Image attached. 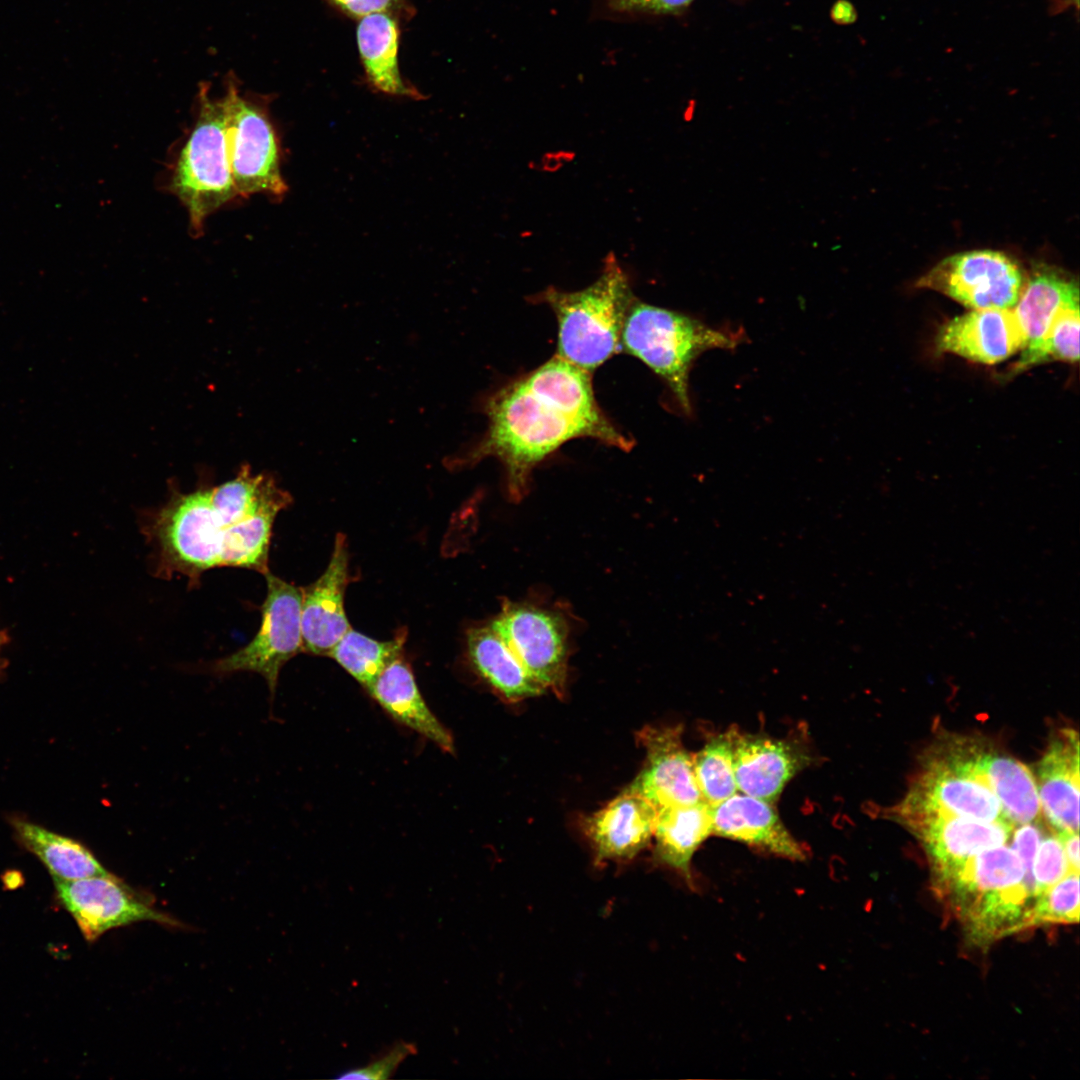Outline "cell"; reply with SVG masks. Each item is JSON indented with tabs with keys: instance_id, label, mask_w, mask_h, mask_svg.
<instances>
[{
	"instance_id": "cell-29",
	"label": "cell",
	"mask_w": 1080,
	"mask_h": 1080,
	"mask_svg": "<svg viewBox=\"0 0 1080 1080\" xmlns=\"http://www.w3.org/2000/svg\"><path fill=\"white\" fill-rule=\"evenodd\" d=\"M14 827L23 846L39 858L53 879L71 881L109 872L81 843L36 824L16 820Z\"/></svg>"
},
{
	"instance_id": "cell-30",
	"label": "cell",
	"mask_w": 1080,
	"mask_h": 1080,
	"mask_svg": "<svg viewBox=\"0 0 1080 1080\" xmlns=\"http://www.w3.org/2000/svg\"><path fill=\"white\" fill-rule=\"evenodd\" d=\"M407 631L389 641H378L350 629L329 654L364 688L369 690L380 673L403 652Z\"/></svg>"
},
{
	"instance_id": "cell-20",
	"label": "cell",
	"mask_w": 1080,
	"mask_h": 1080,
	"mask_svg": "<svg viewBox=\"0 0 1080 1080\" xmlns=\"http://www.w3.org/2000/svg\"><path fill=\"white\" fill-rule=\"evenodd\" d=\"M1079 784L1078 733L1063 729L1039 762L1037 785L1040 807L1058 832L1079 830Z\"/></svg>"
},
{
	"instance_id": "cell-34",
	"label": "cell",
	"mask_w": 1080,
	"mask_h": 1080,
	"mask_svg": "<svg viewBox=\"0 0 1080 1080\" xmlns=\"http://www.w3.org/2000/svg\"><path fill=\"white\" fill-rule=\"evenodd\" d=\"M1079 905V872H1070L1034 901L1029 927L1078 923Z\"/></svg>"
},
{
	"instance_id": "cell-1",
	"label": "cell",
	"mask_w": 1080,
	"mask_h": 1080,
	"mask_svg": "<svg viewBox=\"0 0 1080 1080\" xmlns=\"http://www.w3.org/2000/svg\"><path fill=\"white\" fill-rule=\"evenodd\" d=\"M488 428L467 449L447 458L450 469L471 467L495 457L506 471L507 491L520 501L528 491L534 467L565 442L590 437L624 451L633 441L620 431H607L577 419L533 393L523 378L491 394L483 404Z\"/></svg>"
},
{
	"instance_id": "cell-14",
	"label": "cell",
	"mask_w": 1080,
	"mask_h": 1080,
	"mask_svg": "<svg viewBox=\"0 0 1080 1080\" xmlns=\"http://www.w3.org/2000/svg\"><path fill=\"white\" fill-rule=\"evenodd\" d=\"M348 562L346 537L339 533L324 573L309 586L301 588L303 652L329 656L351 629L344 609L345 590L351 581Z\"/></svg>"
},
{
	"instance_id": "cell-9",
	"label": "cell",
	"mask_w": 1080,
	"mask_h": 1080,
	"mask_svg": "<svg viewBox=\"0 0 1080 1080\" xmlns=\"http://www.w3.org/2000/svg\"><path fill=\"white\" fill-rule=\"evenodd\" d=\"M264 576L267 595L261 608L259 631L246 646L218 659L212 669L223 675L239 671L258 673L266 680L273 696L283 665L303 652L302 589L270 572Z\"/></svg>"
},
{
	"instance_id": "cell-32",
	"label": "cell",
	"mask_w": 1080,
	"mask_h": 1080,
	"mask_svg": "<svg viewBox=\"0 0 1080 1080\" xmlns=\"http://www.w3.org/2000/svg\"><path fill=\"white\" fill-rule=\"evenodd\" d=\"M1079 306L1060 310L1050 323L1045 334L1037 341L1026 345L1012 367L1013 374L1033 366L1063 361L1077 363L1079 360Z\"/></svg>"
},
{
	"instance_id": "cell-7",
	"label": "cell",
	"mask_w": 1080,
	"mask_h": 1080,
	"mask_svg": "<svg viewBox=\"0 0 1080 1080\" xmlns=\"http://www.w3.org/2000/svg\"><path fill=\"white\" fill-rule=\"evenodd\" d=\"M948 744L926 762L901 804V817L911 826L939 816L1009 820L996 795L976 776L959 749Z\"/></svg>"
},
{
	"instance_id": "cell-5",
	"label": "cell",
	"mask_w": 1080,
	"mask_h": 1080,
	"mask_svg": "<svg viewBox=\"0 0 1080 1080\" xmlns=\"http://www.w3.org/2000/svg\"><path fill=\"white\" fill-rule=\"evenodd\" d=\"M197 104L196 121L177 157L170 187L187 209L191 231L200 236L205 219L238 194L227 152L222 97L212 98L210 84L202 82Z\"/></svg>"
},
{
	"instance_id": "cell-19",
	"label": "cell",
	"mask_w": 1080,
	"mask_h": 1080,
	"mask_svg": "<svg viewBox=\"0 0 1080 1080\" xmlns=\"http://www.w3.org/2000/svg\"><path fill=\"white\" fill-rule=\"evenodd\" d=\"M712 833L765 849L779 856L802 860L806 854L786 829L777 812L764 800L734 794L711 806Z\"/></svg>"
},
{
	"instance_id": "cell-42",
	"label": "cell",
	"mask_w": 1080,
	"mask_h": 1080,
	"mask_svg": "<svg viewBox=\"0 0 1080 1080\" xmlns=\"http://www.w3.org/2000/svg\"><path fill=\"white\" fill-rule=\"evenodd\" d=\"M1065 1H1067L1070 5H1074L1075 8L1079 7V0H1065Z\"/></svg>"
},
{
	"instance_id": "cell-17",
	"label": "cell",
	"mask_w": 1080,
	"mask_h": 1080,
	"mask_svg": "<svg viewBox=\"0 0 1080 1080\" xmlns=\"http://www.w3.org/2000/svg\"><path fill=\"white\" fill-rule=\"evenodd\" d=\"M657 809L626 788L606 806L585 818L584 831L597 863L627 861L651 841Z\"/></svg>"
},
{
	"instance_id": "cell-2",
	"label": "cell",
	"mask_w": 1080,
	"mask_h": 1080,
	"mask_svg": "<svg viewBox=\"0 0 1080 1080\" xmlns=\"http://www.w3.org/2000/svg\"><path fill=\"white\" fill-rule=\"evenodd\" d=\"M937 892L977 944L1028 928L1033 885L1013 848L981 851Z\"/></svg>"
},
{
	"instance_id": "cell-16",
	"label": "cell",
	"mask_w": 1080,
	"mask_h": 1080,
	"mask_svg": "<svg viewBox=\"0 0 1080 1080\" xmlns=\"http://www.w3.org/2000/svg\"><path fill=\"white\" fill-rule=\"evenodd\" d=\"M937 352L981 364H996L1025 346L1012 309H977L945 322L935 339Z\"/></svg>"
},
{
	"instance_id": "cell-31",
	"label": "cell",
	"mask_w": 1080,
	"mask_h": 1080,
	"mask_svg": "<svg viewBox=\"0 0 1080 1080\" xmlns=\"http://www.w3.org/2000/svg\"><path fill=\"white\" fill-rule=\"evenodd\" d=\"M735 729L713 736L693 758V770L702 799L714 806L734 795Z\"/></svg>"
},
{
	"instance_id": "cell-37",
	"label": "cell",
	"mask_w": 1080,
	"mask_h": 1080,
	"mask_svg": "<svg viewBox=\"0 0 1080 1080\" xmlns=\"http://www.w3.org/2000/svg\"><path fill=\"white\" fill-rule=\"evenodd\" d=\"M343 13L361 18L376 12H387L395 16L405 15L410 12L404 0H327Z\"/></svg>"
},
{
	"instance_id": "cell-40",
	"label": "cell",
	"mask_w": 1080,
	"mask_h": 1080,
	"mask_svg": "<svg viewBox=\"0 0 1080 1080\" xmlns=\"http://www.w3.org/2000/svg\"><path fill=\"white\" fill-rule=\"evenodd\" d=\"M1058 839L1073 871H1079V836L1076 831H1059Z\"/></svg>"
},
{
	"instance_id": "cell-11",
	"label": "cell",
	"mask_w": 1080,
	"mask_h": 1080,
	"mask_svg": "<svg viewBox=\"0 0 1080 1080\" xmlns=\"http://www.w3.org/2000/svg\"><path fill=\"white\" fill-rule=\"evenodd\" d=\"M490 626L546 690L564 697L568 628L561 615L531 604L504 601Z\"/></svg>"
},
{
	"instance_id": "cell-27",
	"label": "cell",
	"mask_w": 1080,
	"mask_h": 1080,
	"mask_svg": "<svg viewBox=\"0 0 1080 1080\" xmlns=\"http://www.w3.org/2000/svg\"><path fill=\"white\" fill-rule=\"evenodd\" d=\"M710 834L711 806L704 801L659 809L653 834L655 857L689 878L691 859Z\"/></svg>"
},
{
	"instance_id": "cell-23",
	"label": "cell",
	"mask_w": 1080,
	"mask_h": 1080,
	"mask_svg": "<svg viewBox=\"0 0 1080 1080\" xmlns=\"http://www.w3.org/2000/svg\"><path fill=\"white\" fill-rule=\"evenodd\" d=\"M1073 306H1079L1077 279L1053 265H1034L1025 277L1019 298L1012 308L1025 346L1045 334L1060 310Z\"/></svg>"
},
{
	"instance_id": "cell-15",
	"label": "cell",
	"mask_w": 1080,
	"mask_h": 1080,
	"mask_svg": "<svg viewBox=\"0 0 1080 1080\" xmlns=\"http://www.w3.org/2000/svg\"><path fill=\"white\" fill-rule=\"evenodd\" d=\"M912 828L926 848L938 891L970 858L983 850L1005 845L1012 835L1013 823L939 816L925 819Z\"/></svg>"
},
{
	"instance_id": "cell-6",
	"label": "cell",
	"mask_w": 1080,
	"mask_h": 1080,
	"mask_svg": "<svg viewBox=\"0 0 1080 1080\" xmlns=\"http://www.w3.org/2000/svg\"><path fill=\"white\" fill-rule=\"evenodd\" d=\"M227 152L238 196L266 194L281 200L288 186L281 172L282 147L270 111V97L241 94L233 73L222 96Z\"/></svg>"
},
{
	"instance_id": "cell-41",
	"label": "cell",
	"mask_w": 1080,
	"mask_h": 1080,
	"mask_svg": "<svg viewBox=\"0 0 1080 1080\" xmlns=\"http://www.w3.org/2000/svg\"><path fill=\"white\" fill-rule=\"evenodd\" d=\"M7 641H8V637H7L6 632L0 630V653H1V650H2L3 646L7 643Z\"/></svg>"
},
{
	"instance_id": "cell-25",
	"label": "cell",
	"mask_w": 1080,
	"mask_h": 1080,
	"mask_svg": "<svg viewBox=\"0 0 1080 1080\" xmlns=\"http://www.w3.org/2000/svg\"><path fill=\"white\" fill-rule=\"evenodd\" d=\"M527 387L565 413L607 431H618L599 408L591 372L554 356L522 377Z\"/></svg>"
},
{
	"instance_id": "cell-12",
	"label": "cell",
	"mask_w": 1080,
	"mask_h": 1080,
	"mask_svg": "<svg viewBox=\"0 0 1080 1080\" xmlns=\"http://www.w3.org/2000/svg\"><path fill=\"white\" fill-rule=\"evenodd\" d=\"M54 882L59 900L88 941L96 940L110 929L139 921L179 925L111 873L71 881L54 879Z\"/></svg>"
},
{
	"instance_id": "cell-28",
	"label": "cell",
	"mask_w": 1080,
	"mask_h": 1080,
	"mask_svg": "<svg viewBox=\"0 0 1080 1080\" xmlns=\"http://www.w3.org/2000/svg\"><path fill=\"white\" fill-rule=\"evenodd\" d=\"M978 769L1012 823H1029L1037 818L1041 809L1037 783L1024 764L981 747Z\"/></svg>"
},
{
	"instance_id": "cell-4",
	"label": "cell",
	"mask_w": 1080,
	"mask_h": 1080,
	"mask_svg": "<svg viewBox=\"0 0 1080 1080\" xmlns=\"http://www.w3.org/2000/svg\"><path fill=\"white\" fill-rule=\"evenodd\" d=\"M743 337L741 331L712 328L685 314L633 301L623 324L621 348L660 376L689 415L693 362L710 349H734Z\"/></svg>"
},
{
	"instance_id": "cell-8",
	"label": "cell",
	"mask_w": 1080,
	"mask_h": 1080,
	"mask_svg": "<svg viewBox=\"0 0 1080 1080\" xmlns=\"http://www.w3.org/2000/svg\"><path fill=\"white\" fill-rule=\"evenodd\" d=\"M210 490L177 493L156 514L151 532L167 573L179 572L193 581L205 570L221 566L225 528L212 508Z\"/></svg>"
},
{
	"instance_id": "cell-13",
	"label": "cell",
	"mask_w": 1080,
	"mask_h": 1080,
	"mask_svg": "<svg viewBox=\"0 0 1080 1080\" xmlns=\"http://www.w3.org/2000/svg\"><path fill=\"white\" fill-rule=\"evenodd\" d=\"M637 738L646 752L645 763L627 787L647 799L657 810L693 805L703 801L693 758L682 743V727L646 726Z\"/></svg>"
},
{
	"instance_id": "cell-39",
	"label": "cell",
	"mask_w": 1080,
	"mask_h": 1080,
	"mask_svg": "<svg viewBox=\"0 0 1080 1080\" xmlns=\"http://www.w3.org/2000/svg\"><path fill=\"white\" fill-rule=\"evenodd\" d=\"M1040 839L1041 835L1039 829L1032 825L1031 822L1020 824L1013 834V849L1021 858L1026 873L1031 881L1032 862L1041 841Z\"/></svg>"
},
{
	"instance_id": "cell-21",
	"label": "cell",
	"mask_w": 1080,
	"mask_h": 1080,
	"mask_svg": "<svg viewBox=\"0 0 1080 1080\" xmlns=\"http://www.w3.org/2000/svg\"><path fill=\"white\" fill-rule=\"evenodd\" d=\"M368 692L394 720L432 741L443 751L454 752L451 733L429 709L403 654L380 673Z\"/></svg>"
},
{
	"instance_id": "cell-26",
	"label": "cell",
	"mask_w": 1080,
	"mask_h": 1080,
	"mask_svg": "<svg viewBox=\"0 0 1080 1080\" xmlns=\"http://www.w3.org/2000/svg\"><path fill=\"white\" fill-rule=\"evenodd\" d=\"M210 501L218 521L226 529L260 514L277 515L292 498L272 476L254 475L244 465L235 478L211 488Z\"/></svg>"
},
{
	"instance_id": "cell-10",
	"label": "cell",
	"mask_w": 1080,
	"mask_h": 1080,
	"mask_svg": "<svg viewBox=\"0 0 1080 1080\" xmlns=\"http://www.w3.org/2000/svg\"><path fill=\"white\" fill-rule=\"evenodd\" d=\"M1025 281L1020 266L995 250L948 256L921 276L916 287L937 291L970 310L1012 309Z\"/></svg>"
},
{
	"instance_id": "cell-33",
	"label": "cell",
	"mask_w": 1080,
	"mask_h": 1080,
	"mask_svg": "<svg viewBox=\"0 0 1080 1080\" xmlns=\"http://www.w3.org/2000/svg\"><path fill=\"white\" fill-rule=\"evenodd\" d=\"M276 515L260 514L226 528L221 566L268 573V552Z\"/></svg>"
},
{
	"instance_id": "cell-35",
	"label": "cell",
	"mask_w": 1080,
	"mask_h": 1080,
	"mask_svg": "<svg viewBox=\"0 0 1080 1080\" xmlns=\"http://www.w3.org/2000/svg\"><path fill=\"white\" fill-rule=\"evenodd\" d=\"M1070 872L1079 871L1070 868L1058 837L1043 840L1037 847L1031 868L1034 901Z\"/></svg>"
},
{
	"instance_id": "cell-18",
	"label": "cell",
	"mask_w": 1080,
	"mask_h": 1080,
	"mask_svg": "<svg viewBox=\"0 0 1080 1080\" xmlns=\"http://www.w3.org/2000/svg\"><path fill=\"white\" fill-rule=\"evenodd\" d=\"M810 758L798 744L763 735H734V772L743 794L775 802Z\"/></svg>"
},
{
	"instance_id": "cell-24",
	"label": "cell",
	"mask_w": 1080,
	"mask_h": 1080,
	"mask_svg": "<svg viewBox=\"0 0 1080 1080\" xmlns=\"http://www.w3.org/2000/svg\"><path fill=\"white\" fill-rule=\"evenodd\" d=\"M470 662L479 676L507 702H519L546 692L490 625L467 633Z\"/></svg>"
},
{
	"instance_id": "cell-22",
	"label": "cell",
	"mask_w": 1080,
	"mask_h": 1080,
	"mask_svg": "<svg viewBox=\"0 0 1080 1080\" xmlns=\"http://www.w3.org/2000/svg\"><path fill=\"white\" fill-rule=\"evenodd\" d=\"M356 42L366 81L377 92L416 100L424 96L401 75L397 16L376 12L359 18Z\"/></svg>"
},
{
	"instance_id": "cell-3",
	"label": "cell",
	"mask_w": 1080,
	"mask_h": 1080,
	"mask_svg": "<svg viewBox=\"0 0 1080 1080\" xmlns=\"http://www.w3.org/2000/svg\"><path fill=\"white\" fill-rule=\"evenodd\" d=\"M558 322L559 357L592 373L622 351L621 333L633 300L628 278L612 256L590 286L575 292L548 288L537 296Z\"/></svg>"
},
{
	"instance_id": "cell-38",
	"label": "cell",
	"mask_w": 1080,
	"mask_h": 1080,
	"mask_svg": "<svg viewBox=\"0 0 1080 1080\" xmlns=\"http://www.w3.org/2000/svg\"><path fill=\"white\" fill-rule=\"evenodd\" d=\"M693 0H607L610 10L625 14H673L685 9Z\"/></svg>"
},
{
	"instance_id": "cell-36",
	"label": "cell",
	"mask_w": 1080,
	"mask_h": 1080,
	"mask_svg": "<svg viewBox=\"0 0 1080 1080\" xmlns=\"http://www.w3.org/2000/svg\"><path fill=\"white\" fill-rule=\"evenodd\" d=\"M416 1052L412 1043L399 1042L388 1050L380 1058L365 1067L341 1072L336 1076L338 1079H386L390 1078L399 1065L409 1056Z\"/></svg>"
}]
</instances>
